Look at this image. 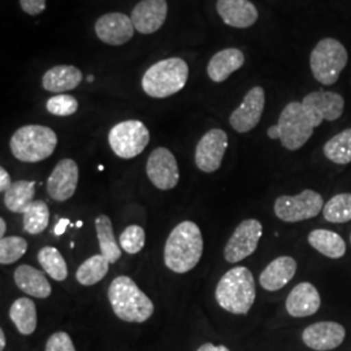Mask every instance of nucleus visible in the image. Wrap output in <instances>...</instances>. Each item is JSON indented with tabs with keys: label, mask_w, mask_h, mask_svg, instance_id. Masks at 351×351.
<instances>
[{
	"label": "nucleus",
	"mask_w": 351,
	"mask_h": 351,
	"mask_svg": "<svg viewBox=\"0 0 351 351\" xmlns=\"http://www.w3.org/2000/svg\"><path fill=\"white\" fill-rule=\"evenodd\" d=\"M24 215V229L29 234H39L47 229L50 220V210L47 203L34 201Z\"/></svg>",
	"instance_id": "nucleus-32"
},
{
	"label": "nucleus",
	"mask_w": 351,
	"mask_h": 351,
	"mask_svg": "<svg viewBox=\"0 0 351 351\" xmlns=\"http://www.w3.org/2000/svg\"><path fill=\"white\" fill-rule=\"evenodd\" d=\"M297 262L291 256H278L264 268L259 277L262 288L268 291H277L287 287L295 276Z\"/></svg>",
	"instance_id": "nucleus-21"
},
{
	"label": "nucleus",
	"mask_w": 351,
	"mask_h": 351,
	"mask_svg": "<svg viewBox=\"0 0 351 351\" xmlns=\"http://www.w3.org/2000/svg\"><path fill=\"white\" fill-rule=\"evenodd\" d=\"M324 155L332 163L345 165L351 163V129H345L324 145Z\"/></svg>",
	"instance_id": "nucleus-30"
},
{
	"label": "nucleus",
	"mask_w": 351,
	"mask_h": 351,
	"mask_svg": "<svg viewBox=\"0 0 351 351\" xmlns=\"http://www.w3.org/2000/svg\"><path fill=\"white\" fill-rule=\"evenodd\" d=\"M281 145L290 151L300 150L313 137L317 124L302 101H290L278 117Z\"/></svg>",
	"instance_id": "nucleus-6"
},
{
	"label": "nucleus",
	"mask_w": 351,
	"mask_h": 351,
	"mask_svg": "<svg viewBox=\"0 0 351 351\" xmlns=\"http://www.w3.org/2000/svg\"><path fill=\"white\" fill-rule=\"evenodd\" d=\"M188 78L186 62L171 58L151 65L142 77V88L151 98L163 99L185 88Z\"/></svg>",
	"instance_id": "nucleus-4"
},
{
	"label": "nucleus",
	"mask_w": 351,
	"mask_h": 351,
	"mask_svg": "<svg viewBox=\"0 0 351 351\" xmlns=\"http://www.w3.org/2000/svg\"><path fill=\"white\" fill-rule=\"evenodd\" d=\"M27 251V242L23 237L11 236L0 239V263L12 264L23 258Z\"/></svg>",
	"instance_id": "nucleus-34"
},
{
	"label": "nucleus",
	"mask_w": 351,
	"mask_h": 351,
	"mask_svg": "<svg viewBox=\"0 0 351 351\" xmlns=\"http://www.w3.org/2000/svg\"><path fill=\"white\" fill-rule=\"evenodd\" d=\"M302 104L314 114L319 125L326 121H335L339 119L345 110V101L343 98L333 91L319 90L307 94Z\"/></svg>",
	"instance_id": "nucleus-17"
},
{
	"label": "nucleus",
	"mask_w": 351,
	"mask_h": 351,
	"mask_svg": "<svg viewBox=\"0 0 351 351\" xmlns=\"http://www.w3.org/2000/svg\"><path fill=\"white\" fill-rule=\"evenodd\" d=\"M82 81V72L73 65H58L47 71L42 85L50 93H65L77 88Z\"/></svg>",
	"instance_id": "nucleus-24"
},
{
	"label": "nucleus",
	"mask_w": 351,
	"mask_h": 351,
	"mask_svg": "<svg viewBox=\"0 0 351 351\" xmlns=\"http://www.w3.org/2000/svg\"><path fill=\"white\" fill-rule=\"evenodd\" d=\"M322 298L311 282H301L289 293L285 302L287 311L293 317H307L319 311Z\"/></svg>",
	"instance_id": "nucleus-19"
},
{
	"label": "nucleus",
	"mask_w": 351,
	"mask_h": 351,
	"mask_svg": "<svg viewBox=\"0 0 351 351\" xmlns=\"http://www.w3.org/2000/svg\"><path fill=\"white\" fill-rule=\"evenodd\" d=\"M108 269L110 262L101 254L93 255L78 267L75 278L84 287H93L106 277Z\"/></svg>",
	"instance_id": "nucleus-29"
},
{
	"label": "nucleus",
	"mask_w": 351,
	"mask_h": 351,
	"mask_svg": "<svg viewBox=\"0 0 351 351\" xmlns=\"http://www.w3.org/2000/svg\"><path fill=\"white\" fill-rule=\"evenodd\" d=\"M324 219L329 223H348L351 220V194L341 193L326 202L323 208Z\"/></svg>",
	"instance_id": "nucleus-33"
},
{
	"label": "nucleus",
	"mask_w": 351,
	"mask_h": 351,
	"mask_svg": "<svg viewBox=\"0 0 351 351\" xmlns=\"http://www.w3.org/2000/svg\"><path fill=\"white\" fill-rule=\"evenodd\" d=\"M134 30L132 19L124 13H107L95 23L97 37L110 46L125 45L134 36Z\"/></svg>",
	"instance_id": "nucleus-15"
},
{
	"label": "nucleus",
	"mask_w": 351,
	"mask_h": 351,
	"mask_svg": "<svg viewBox=\"0 0 351 351\" xmlns=\"http://www.w3.org/2000/svg\"><path fill=\"white\" fill-rule=\"evenodd\" d=\"M16 287L23 290L27 295L36 297L39 300L49 298L51 295V284L45 275V272L37 268L23 264L19 265L13 274Z\"/></svg>",
	"instance_id": "nucleus-22"
},
{
	"label": "nucleus",
	"mask_w": 351,
	"mask_h": 351,
	"mask_svg": "<svg viewBox=\"0 0 351 351\" xmlns=\"http://www.w3.org/2000/svg\"><path fill=\"white\" fill-rule=\"evenodd\" d=\"M24 12L30 16H38L46 10V0H20Z\"/></svg>",
	"instance_id": "nucleus-38"
},
{
	"label": "nucleus",
	"mask_w": 351,
	"mask_h": 351,
	"mask_svg": "<svg viewBox=\"0 0 351 351\" xmlns=\"http://www.w3.org/2000/svg\"><path fill=\"white\" fill-rule=\"evenodd\" d=\"M268 137L271 139H280V130H278V126H271V128L268 129Z\"/></svg>",
	"instance_id": "nucleus-42"
},
{
	"label": "nucleus",
	"mask_w": 351,
	"mask_h": 351,
	"mask_svg": "<svg viewBox=\"0 0 351 351\" xmlns=\"http://www.w3.org/2000/svg\"><path fill=\"white\" fill-rule=\"evenodd\" d=\"M324 208L323 197L311 189L298 195H281L275 202V213L285 223H300L316 217Z\"/></svg>",
	"instance_id": "nucleus-9"
},
{
	"label": "nucleus",
	"mask_w": 351,
	"mask_h": 351,
	"mask_svg": "<svg viewBox=\"0 0 351 351\" xmlns=\"http://www.w3.org/2000/svg\"><path fill=\"white\" fill-rule=\"evenodd\" d=\"M95 230L99 241L101 255L110 262V264L116 263L121 258V251L113 234L111 219L107 215H99L95 219Z\"/></svg>",
	"instance_id": "nucleus-28"
},
{
	"label": "nucleus",
	"mask_w": 351,
	"mask_h": 351,
	"mask_svg": "<svg viewBox=\"0 0 351 351\" xmlns=\"http://www.w3.org/2000/svg\"><path fill=\"white\" fill-rule=\"evenodd\" d=\"M146 172L151 184L160 190L176 188L180 180L175 155L165 147H158L151 152L146 164Z\"/></svg>",
	"instance_id": "nucleus-11"
},
{
	"label": "nucleus",
	"mask_w": 351,
	"mask_h": 351,
	"mask_svg": "<svg viewBox=\"0 0 351 351\" xmlns=\"http://www.w3.org/2000/svg\"><path fill=\"white\" fill-rule=\"evenodd\" d=\"M168 4L165 0H142L132 12V23L141 34H152L165 23Z\"/></svg>",
	"instance_id": "nucleus-18"
},
{
	"label": "nucleus",
	"mask_w": 351,
	"mask_h": 351,
	"mask_svg": "<svg viewBox=\"0 0 351 351\" xmlns=\"http://www.w3.org/2000/svg\"><path fill=\"white\" fill-rule=\"evenodd\" d=\"M245 64V55L237 49H226L215 53L208 66L207 73L213 82H224L233 72L239 71Z\"/></svg>",
	"instance_id": "nucleus-23"
},
{
	"label": "nucleus",
	"mask_w": 351,
	"mask_h": 351,
	"mask_svg": "<svg viewBox=\"0 0 351 351\" xmlns=\"http://www.w3.org/2000/svg\"><path fill=\"white\" fill-rule=\"evenodd\" d=\"M45 351H75V343L65 332H56L47 339Z\"/></svg>",
	"instance_id": "nucleus-37"
},
{
	"label": "nucleus",
	"mask_w": 351,
	"mask_h": 351,
	"mask_svg": "<svg viewBox=\"0 0 351 351\" xmlns=\"http://www.w3.org/2000/svg\"><path fill=\"white\" fill-rule=\"evenodd\" d=\"M5 343H7V341H5L4 330L0 329V351H3L5 349Z\"/></svg>",
	"instance_id": "nucleus-44"
},
{
	"label": "nucleus",
	"mask_w": 351,
	"mask_h": 351,
	"mask_svg": "<svg viewBox=\"0 0 351 351\" xmlns=\"http://www.w3.org/2000/svg\"><path fill=\"white\" fill-rule=\"evenodd\" d=\"M120 246L128 254H137L143 249L146 234L139 226H129L120 236Z\"/></svg>",
	"instance_id": "nucleus-35"
},
{
	"label": "nucleus",
	"mask_w": 351,
	"mask_h": 351,
	"mask_svg": "<svg viewBox=\"0 0 351 351\" xmlns=\"http://www.w3.org/2000/svg\"><path fill=\"white\" fill-rule=\"evenodd\" d=\"M7 232V224H5V220L1 217L0 219V237L4 239V234Z\"/></svg>",
	"instance_id": "nucleus-43"
},
{
	"label": "nucleus",
	"mask_w": 351,
	"mask_h": 351,
	"mask_svg": "<svg viewBox=\"0 0 351 351\" xmlns=\"http://www.w3.org/2000/svg\"><path fill=\"white\" fill-rule=\"evenodd\" d=\"M88 80L90 82H93V81H94V75H88Z\"/></svg>",
	"instance_id": "nucleus-45"
},
{
	"label": "nucleus",
	"mask_w": 351,
	"mask_h": 351,
	"mask_svg": "<svg viewBox=\"0 0 351 351\" xmlns=\"http://www.w3.org/2000/svg\"><path fill=\"white\" fill-rule=\"evenodd\" d=\"M114 315L126 323H145L154 314V303L128 276L116 277L108 288Z\"/></svg>",
	"instance_id": "nucleus-3"
},
{
	"label": "nucleus",
	"mask_w": 351,
	"mask_h": 351,
	"mask_svg": "<svg viewBox=\"0 0 351 351\" xmlns=\"http://www.w3.org/2000/svg\"><path fill=\"white\" fill-rule=\"evenodd\" d=\"M350 242H351V236H350Z\"/></svg>",
	"instance_id": "nucleus-47"
},
{
	"label": "nucleus",
	"mask_w": 351,
	"mask_h": 351,
	"mask_svg": "<svg viewBox=\"0 0 351 351\" xmlns=\"http://www.w3.org/2000/svg\"><path fill=\"white\" fill-rule=\"evenodd\" d=\"M263 234V226L259 220L247 219L239 224L224 249V258L228 263H239L256 250L261 237Z\"/></svg>",
	"instance_id": "nucleus-10"
},
{
	"label": "nucleus",
	"mask_w": 351,
	"mask_h": 351,
	"mask_svg": "<svg viewBox=\"0 0 351 351\" xmlns=\"http://www.w3.org/2000/svg\"><path fill=\"white\" fill-rule=\"evenodd\" d=\"M58 146V136L43 125H25L13 133L10 142L12 155L24 163H38L50 158Z\"/></svg>",
	"instance_id": "nucleus-5"
},
{
	"label": "nucleus",
	"mask_w": 351,
	"mask_h": 351,
	"mask_svg": "<svg viewBox=\"0 0 351 351\" xmlns=\"http://www.w3.org/2000/svg\"><path fill=\"white\" fill-rule=\"evenodd\" d=\"M349 60L345 46L335 38L319 40L310 56V66L315 80L322 85H335Z\"/></svg>",
	"instance_id": "nucleus-7"
},
{
	"label": "nucleus",
	"mask_w": 351,
	"mask_h": 351,
	"mask_svg": "<svg viewBox=\"0 0 351 351\" xmlns=\"http://www.w3.org/2000/svg\"><path fill=\"white\" fill-rule=\"evenodd\" d=\"M203 255L201 229L193 221H182L168 236L164 247V263L175 274H186L195 268Z\"/></svg>",
	"instance_id": "nucleus-1"
},
{
	"label": "nucleus",
	"mask_w": 351,
	"mask_h": 351,
	"mask_svg": "<svg viewBox=\"0 0 351 351\" xmlns=\"http://www.w3.org/2000/svg\"><path fill=\"white\" fill-rule=\"evenodd\" d=\"M36 195V181H16L4 193L5 207L16 213H25L30 204L34 202Z\"/></svg>",
	"instance_id": "nucleus-27"
},
{
	"label": "nucleus",
	"mask_w": 351,
	"mask_h": 351,
	"mask_svg": "<svg viewBox=\"0 0 351 351\" xmlns=\"http://www.w3.org/2000/svg\"><path fill=\"white\" fill-rule=\"evenodd\" d=\"M216 301L221 308L234 315H246L255 298V280L246 267H234L220 278L216 291Z\"/></svg>",
	"instance_id": "nucleus-2"
},
{
	"label": "nucleus",
	"mask_w": 351,
	"mask_h": 351,
	"mask_svg": "<svg viewBox=\"0 0 351 351\" xmlns=\"http://www.w3.org/2000/svg\"><path fill=\"white\" fill-rule=\"evenodd\" d=\"M197 351H230L224 345H220V346H216L213 343H203L201 348Z\"/></svg>",
	"instance_id": "nucleus-40"
},
{
	"label": "nucleus",
	"mask_w": 351,
	"mask_h": 351,
	"mask_svg": "<svg viewBox=\"0 0 351 351\" xmlns=\"http://www.w3.org/2000/svg\"><path fill=\"white\" fill-rule=\"evenodd\" d=\"M46 108L53 116H71L77 112L78 101L72 95L59 94L51 97L46 103Z\"/></svg>",
	"instance_id": "nucleus-36"
},
{
	"label": "nucleus",
	"mask_w": 351,
	"mask_h": 351,
	"mask_svg": "<svg viewBox=\"0 0 351 351\" xmlns=\"http://www.w3.org/2000/svg\"><path fill=\"white\" fill-rule=\"evenodd\" d=\"M308 243L322 255L330 259H339L346 254V243L336 232L315 229L308 234Z\"/></svg>",
	"instance_id": "nucleus-25"
},
{
	"label": "nucleus",
	"mask_w": 351,
	"mask_h": 351,
	"mask_svg": "<svg viewBox=\"0 0 351 351\" xmlns=\"http://www.w3.org/2000/svg\"><path fill=\"white\" fill-rule=\"evenodd\" d=\"M228 147V134L221 129L208 130L197 145L195 164L206 173L216 172L223 163Z\"/></svg>",
	"instance_id": "nucleus-12"
},
{
	"label": "nucleus",
	"mask_w": 351,
	"mask_h": 351,
	"mask_svg": "<svg viewBox=\"0 0 351 351\" xmlns=\"http://www.w3.org/2000/svg\"><path fill=\"white\" fill-rule=\"evenodd\" d=\"M10 317L17 330L24 335L30 336L37 329V307L36 303L29 298H19L13 302L10 308Z\"/></svg>",
	"instance_id": "nucleus-26"
},
{
	"label": "nucleus",
	"mask_w": 351,
	"mask_h": 351,
	"mask_svg": "<svg viewBox=\"0 0 351 351\" xmlns=\"http://www.w3.org/2000/svg\"><path fill=\"white\" fill-rule=\"evenodd\" d=\"M78 177L80 171L75 160H60L56 164L47 180V193L51 199L56 202L71 199L75 195V189L78 185Z\"/></svg>",
	"instance_id": "nucleus-14"
},
{
	"label": "nucleus",
	"mask_w": 351,
	"mask_h": 351,
	"mask_svg": "<svg viewBox=\"0 0 351 351\" xmlns=\"http://www.w3.org/2000/svg\"><path fill=\"white\" fill-rule=\"evenodd\" d=\"M216 10L226 25L246 29L258 20V10L249 0H217Z\"/></svg>",
	"instance_id": "nucleus-20"
},
{
	"label": "nucleus",
	"mask_w": 351,
	"mask_h": 351,
	"mask_svg": "<svg viewBox=\"0 0 351 351\" xmlns=\"http://www.w3.org/2000/svg\"><path fill=\"white\" fill-rule=\"evenodd\" d=\"M75 226H82V221H78V223H77V224H75Z\"/></svg>",
	"instance_id": "nucleus-46"
},
{
	"label": "nucleus",
	"mask_w": 351,
	"mask_h": 351,
	"mask_svg": "<svg viewBox=\"0 0 351 351\" xmlns=\"http://www.w3.org/2000/svg\"><path fill=\"white\" fill-rule=\"evenodd\" d=\"M12 180L11 176L5 171V168H0V191L5 193L8 189L11 188L12 185Z\"/></svg>",
	"instance_id": "nucleus-39"
},
{
	"label": "nucleus",
	"mask_w": 351,
	"mask_h": 351,
	"mask_svg": "<svg viewBox=\"0 0 351 351\" xmlns=\"http://www.w3.org/2000/svg\"><path fill=\"white\" fill-rule=\"evenodd\" d=\"M38 262L43 271L56 281H64L68 277V267L60 251L46 246L38 252Z\"/></svg>",
	"instance_id": "nucleus-31"
},
{
	"label": "nucleus",
	"mask_w": 351,
	"mask_h": 351,
	"mask_svg": "<svg viewBox=\"0 0 351 351\" xmlns=\"http://www.w3.org/2000/svg\"><path fill=\"white\" fill-rule=\"evenodd\" d=\"M345 328L335 322L315 323L307 326L302 333L304 345L316 351L333 350L345 341Z\"/></svg>",
	"instance_id": "nucleus-16"
},
{
	"label": "nucleus",
	"mask_w": 351,
	"mask_h": 351,
	"mask_svg": "<svg viewBox=\"0 0 351 351\" xmlns=\"http://www.w3.org/2000/svg\"><path fill=\"white\" fill-rule=\"evenodd\" d=\"M265 106V93L261 86L249 90L239 108H236L230 117L229 123L232 128L239 133H249L259 124Z\"/></svg>",
	"instance_id": "nucleus-13"
},
{
	"label": "nucleus",
	"mask_w": 351,
	"mask_h": 351,
	"mask_svg": "<svg viewBox=\"0 0 351 351\" xmlns=\"http://www.w3.org/2000/svg\"><path fill=\"white\" fill-rule=\"evenodd\" d=\"M69 226V220L68 219H62L56 226H55V229H53V233L56 234V236H62L64 232H65V228Z\"/></svg>",
	"instance_id": "nucleus-41"
},
{
	"label": "nucleus",
	"mask_w": 351,
	"mask_h": 351,
	"mask_svg": "<svg viewBox=\"0 0 351 351\" xmlns=\"http://www.w3.org/2000/svg\"><path fill=\"white\" fill-rule=\"evenodd\" d=\"M113 152L121 159H133L147 147L150 132L138 120H128L113 126L108 133Z\"/></svg>",
	"instance_id": "nucleus-8"
}]
</instances>
